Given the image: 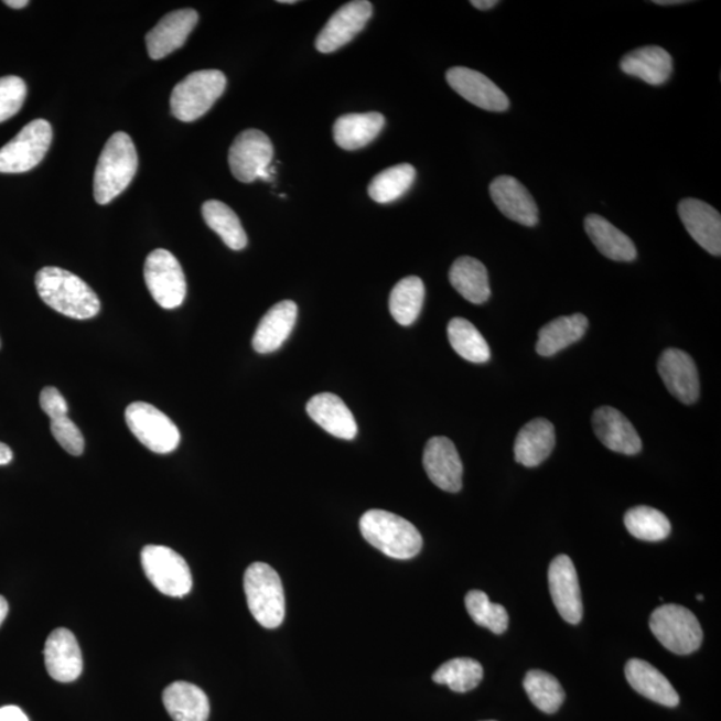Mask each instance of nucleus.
<instances>
[{
    "mask_svg": "<svg viewBox=\"0 0 721 721\" xmlns=\"http://www.w3.org/2000/svg\"><path fill=\"white\" fill-rule=\"evenodd\" d=\"M35 284L42 301L66 318L90 320L100 312L97 293L82 278L65 269H41Z\"/></svg>",
    "mask_w": 721,
    "mask_h": 721,
    "instance_id": "nucleus-1",
    "label": "nucleus"
},
{
    "mask_svg": "<svg viewBox=\"0 0 721 721\" xmlns=\"http://www.w3.org/2000/svg\"><path fill=\"white\" fill-rule=\"evenodd\" d=\"M138 154L129 134H112L100 153L94 174V198L99 205L110 204L129 187L137 174Z\"/></svg>",
    "mask_w": 721,
    "mask_h": 721,
    "instance_id": "nucleus-2",
    "label": "nucleus"
},
{
    "mask_svg": "<svg viewBox=\"0 0 721 721\" xmlns=\"http://www.w3.org/2000/svg\"><path fill=\"white\" fill-rule=\"evenodd\" d=\"M364 539L391 559L409 560L422 549V536L412 523L381 509H372L360 517Z\"/></svg>",
    "mask_w": 721,
    "mask_h": 721,
    "instance_id": "nucleus-3",
    "label": "nucleus"
},
{
    "mask_svg": "<svg viewBox=\"0 0 721 721\" xmlns=\"http://www.w3.org/2000/svg\"><path fill=\"white\" fill-rule=\"evenodd\" d=\"M246 600L252 617L263 628L280 627L284 618V592L280 575L265 562H255L244 578Z\"/></svg>",
    "mask_w": 721,
    "mask_h": 721,
    "instance_id": "nucleus-4",
    "label": "nucleus"
},
{
    "mask_svg": "<svg viewBox=\"0 0 721 721\" xmlns=\"http://www.w3.org/2000/svg\"><path fill=\"white\" fill-rule=\"evenodd\" d=\"M226 77L219 69H201L174 87L170 107L181 122H194L204 117L215 103L223 97Z\"/></svg>",
    "mask_w": 721,
    "mask_h": 721,
    "instance_id": "nucleus-5",
    "label": "nucleus"
},
{
    "mask_svg": "<svg viewBox=\"0 0 721 721\" xmlns=\"http://www.w3.org/2000/svg\"><path fill=\"white\" fill-rule=\"evenodd\" d=\"M649 627L664 647L676 655H689L703 643L699 620L685 606L667 604L650 615Z\"/></svg>",
    "mask_w": 721,
    "mask_h": 721,
    "instance_id": "nucleus-6",
    "label": "nucleus"
},
{
    "mask_svg": "<svg viewBox=\"0 0 721 721\" xmlns=\"http://www.w3.org/2000/svg\"><path fill=\"white\" fill-rule=\"evenodd\" d=\"M52 141V125L44 119L33 120L0 149V173L30 172L46 157Z\"/></svg>",
    "mask_w": 721,
    "mask_h": 721,
    "instance_id": "nucleus-7",
    "label": "nucleus"
},
{
    "mask_svg": "<svg viewBox=\"0 0 721 721\" xmlns=\"http://www.w3.org/2000/svg\"><path fill=\"white\" fill-rule=\"evenodd\" d=\"M144 282L151 297L163 309L180 308L186 299L187 284L181 263L172 252L157 249L144 262Z\"/></svg>",
    "mask_w": 721,
    "mask_h": 721,
    "instance_id": "nucleus-8",
    "label": "nucleus"
},
{
    "mask_svg": "<svg viewBox=\"0 0 721 721\" xmlns=\"http://www.w3.org/2000/svg\"><path fill=\"white\" fill-rule=\"evenodd\" d=\"M273 157V143L265 132L245 130L234 139L229 150V166L239 182L270 181L271 173L275 172L270 168Z\"/></svg>",
    "mask_w": 721,
    "mask_h": 721,
    "instance_id": "nucleus-9",
    "label": "nucleus"
},
{
    "mask_svg": "<svg viewBox=\"0 0 721 721\" xmlns=\"http://www.w3.org/2000/svg\"><path fill=\"white\" fill-rule=\"evenodd\" d=\"M141 559L150 583L161 593L170 598H183L192 591V571L186 560L172 548L144 547Z\"/></svg>",
    "mask_w": 721,
    "mask_h": 721,
    "instance_id": "nucleus-10",
    "label": "nucleus"
},
{
    "mask_svg": "<svg viewBox=\"0 0 721 721\" xmlns=\"http://www.w3.org/2000/svg\"><path fill=\"white\" fill-rule=\"evenodd\" d=\"M126 422L142 445L158 454H168L180 445L181 433L175 423L148 402H132L126 409Z\"/></svg>",
    "mask_w": 721,
    "mask_h": 721,
    "instance_id": "nucleus-11",
    "label": "nucleus"
},
{
    "mask_svg": "<svg viewBox=\"0 0 721 721\" xmlns=\"http://www.w3.org/2000/svg\"><path fill=\"white\" fill-rule=\"evenodd\" d=\"M372 14L373 4L368 0H356L344 4L329 19L315 41V47L322 54L337 52L364 30Z\"/></svg>",
    "mask_w": 721,
    "mask_h": 721,
    "instance_id": "nucleus-12",
    "label": "nucleus"
},
{
    "mask_svg": "<svg viewBox=\"0 0 721 721\" xmlns=\"http://www.w3.org/2000/svg\"><path fill=\"white\" fill-rule=\"evenodd\" d=\"M548 583L550 596L560 616L569 624H579L583 618V599L578 572L567 555H560L550 562Z\"/></svg>",
    "mask_w": 721,
    "mask_h": 721,
    "instance_id": "nucleus-13",
    "label": "nucleus"
},
{
    "mask_svg": "<svg viewBox=\"0 0 721 721\" xmlns=\"http://www.w3.org/2000/svg\"><path fill=\"white\" fill-rule=\"evenodd\" d=\"M446 82L455 93L467 103L486 111H507L509 98L495 82L484 74L467 67H452L448 69Z\"/></svg>",
    "mask_w": 721,
    "mask_h": 721,
    "instance_id": "nucleus-14",
    "label": "nucleus"
},
{
    "mask_svg": "<svg viewBox=\"0 0 721 721\" xmlns=\"http://www.w3.org/2000/svg\"><path fill=\"white\" fill-rule=\"evenodd\" d=\"M423 467L428 477L440 489L458 493L463 488V463L453 442L446 438H433L423 451Z\"/></svg>",
    "mask_w": 721,
    "mask_h": 721,
    "instance_id": "nucleus-15",
    "label": "nucleus"
},
{
    "mask_svg": "<svg viewBox=\"0 0 721 721\" xmlns=\"http://www.w3.org/2000/svg\"><path fill=\"white\" fill-rule=\"evenodd\" d=\"M657 370L669 394L680 402L691 405L699 400V373L688 353L680 349L663 352Z\"/></svg>",
    "mask_w": 721,
    "mask_h": 721,
    "instance_id": "nucleus-16",
    "label": "nucleus"
},
{
    "mask_svg": "<svg viewBox=\"0 0 721 721\" xmlns=\"http://www.w3.org/2000/svg\"><path fill=\"white\" fill-rule=\"evenodd\" d=\"M198 21V12L193 9L176 10L164 15L147 35L150 58L160 61L181 49Z\"/></svg>",
    "mask_w": 721,
    "mask_h": 721,
    "instance_id": "nucleus-17",
    "label": "nucleus"
},
{
    "mask_svg": "<svg viewBox=\"0 0 721 721\" xmlns=\"http://www.w3.org/2000/svg\"><path fill=\"white\" fill-rule=\"evenodd\" d=\"M489 193L498 211L514 223L528 227L539 223V207L532 194L515 176H497L491 183Z\"/></svg>",
    "mask_w": 721,
    "mask_h": 721,
    "instance_id": "nucleus-18",
    "label": "nucleus"
},
{
    "mask_svg": "<svg viewBox=\"0 0 721 721\" xmlns=\"http://www.w3.org/2000/svg\"><path fill=\"white\" fill-rule=\"evenodd\" d=\"M44 664L50 676L60 682H72L79 678L84 660L77 637L66 628H56L44 644Z\"/></svg>",
    "mask_w": 721,
    "mask_h": 721,
    "instance_id": "nucleus-19",
    "label": "nucleus"
},
{
    "mask_svg": "<svg viewBox=\"0 0 721 721\" xmlns=\"http://www.w3.org/2000/svg\"><path fill=\"white\" fill-rule=\"evenodd\" d=\"M679 215L689 236L712 256H721V217L717 208L696 198L682 200Z\"/></svg>",
    "mask_w": 721,
    "mask_h": 721,
    "instance_id": "nucleus-20",
    "label": "nucleus"
},
{
    "mask_svg": "<svg viewBox=\"0 0 721 721\" xmlns=\"http://www.w3.org/2000/svg\"><path fill=\"white\" fill-rule=\"evenodd\" d=\"M592 423L596 438L611 451L625 455L642 452L641 435L627 417L617 409L601 407L594 410Z\"/></svg>",
    "mask_w": 721,
    "mask_h": 721,
    "instance_id": "nucleus-21",
    "label": "nucleus"
},
{
    "mask_svg": "<svg viewBox=\"0 0 721 721\" xmlns=\"http://www.w3.org/2000/svg\"><path fill=\"white\" fill-rule=\"evenodd\" d=\"M306 412L318 426L341 440L356 438L358 428L351 409L338 396L321 394L306 405Z\"/></svg>",
    "mask_w": 721,
    "mask_h": 721,
    "instance_id": "nucleus-22",
    "label": "nucleus"
},
{
    "mask_svg": "<svg viewBox=\"0 0 721 721\" xmlns=\"http://www.w3.org/2000/svg\"><path fill=\"white\" fill-rule=\"evenodd\" d=\"M297 314H299V308L293 301L278 302L271 306L259 322L255 337H252L255 351L269 354L280 349L290 333L293 332Z\"/></svg>",
    "mask_w": 721,
    "mask_h": 721,
    "instance_id": "nucleus-23",
    "label": "nucleus"
},
{
    "mask_svg": "<svg viewBox=\"0 0 721 721\" xmlns=\"http://www.w3.org/2000/svg\"><path fill=\"white\" fill-rule=\"evenodd\" d=\"M620 68L624 74L641 78L645 84L660 86L672 75L674 61L667 50L645 46L625 55L620 62Z\"/></svg>",
    "mask_w": 721,
    "mask_h": 721,
    "instance_id": "nucleus-24",
    "label": "nucleus"
},
{
    "mask_svg": "<svg viewBox=\"0 0 721 721\" xmlns=\"http://www.w3.org/2000/svg\"><path fill=\"white\" fill-rule=\"evenodd\" d=\"M625 678L637 693L664 707H678L679 693L669 680L653 664L641 659H632L625 666Z\"/></svg>",
    "mask_w": 721,
    "mask_h": 721,
    "instance_id": "nucleus-25",
    "label": "nucleus"
},
{
    "mask_svg": "<svg viewBox=\"0 0 721 721\" xmlns=\"http://www.w3.org/2000/svg\"><path fill=\"white\" fill-rule=\"evenodd\" d=\"M556 445L552 422L536 419L523 427L515 442V459L527 467L539 466L546 461Z\"/></svg>",
    "mask_w": 721,
    "mask_h": 721,
    "instance_id": "nucleus-26",
    "label": "nucleus"
},
{
    "mask_svg": "<svg viewBox=\"0 0 721 721\" xmlns=\"http://www.w3.org/2000/svg\"><path fill=\"white\" fill-rule=\"evenodd\" d=\"M385 118L379 112L347 114L335 120L333 137L341 149L353 151L368 147L381 134Z\"/></svg>",
    "mask_w": 721,
    "mask_h": 721,
    "instance_id": "nucleus-27",
    "label": "nucleus"
},
{
    "mask_svg": "<svg viewBox=\"0 0 721 721\" xmlns=\"http://www.w3.org/2000/svg\"><path fill=\"white\" fill-rule=\"evenodd\" d=\"M163 706L174 721H207L211 703L204 691L187 681H175L164 689Z\"/></svg>",
    "mask_w": 721,
    "mask_h": 721,
    "instance_id": "nucleus-28",
    "label": "nucleus"
},
{
    "mask_svg": "<svg viewBox=\"0 0 721 721\" xmlns=\"http://www.w3.org/2000/svg\"><path fill=\"white\" fill-rule=\"evenodd\" d=\"M588 237L591 238L598 250L612 261H635L637 250L632 239L613 226L609 219L598 214L588 215L584 223Z\"/></svg>",
    "mask_w": 721,
    "mask_h": 721,
    "instance_id": "nucleus-29",
    "label": "nucleus"
},
{
    "mask_svg": "<svg viewBox=\"0 0 721 721\" xmlns=\"http://www.w3.org/2000/svg\"><path fill=\"white\" fill-rule=\"evenodd\" d=\"M588 319L584 314L562 315V318L550 321L541 327L536 351L542 357H552L556 353L567 349L584 337L588 331Z\"/></svg>",
    "mask_w": 721,
    "mask_h": 721,
    "instance_id": "nucleus-30",
    "label": "nucleus"
},
{
    "mask_svg": "<svg viewBox=\"0 0 721 721\" xmlns=\"http://www.w3.org/2000/svg\"><path fill=\"white\" fill-rule=\"evenodd\" d=\"M449 281L466 301L481 305L489 300L491 287L488 270L476 258L455 259L449 270Z\"/></svg>",
    "mask_w": 721,
    "mask_h": 721,
    "instance_id": "nucleus-31",
    "label": "nucleus"
},
{
    "mask_svg": "<svg viewBox=\"0 0 721 721\" xmlns=\"http://www.w3.org/2000/svg\"><path fill=\"white\" fill-rule=\"evenodd\" d=\"M202 215L206 225L223 238L227 248L237 251L246 248L248 236L233 208L220 201H207L202 206Z\"/></svg>",
    "mask_w": 721,
    "mask_h": 721,
    "instance_id": "nucleus-32",
    "label": "nucleus"
},
{
    "mask_svg": "<svg viewBox=\"0 0 721 721\" xmlns=\"http://www.w3.org/2000/svg\"><path fill=\"white\" fill-rule=\"evenodd\" d=\"M426 300V287L421 278L410 276L403 278L391 290L389 299L390 314L398 324L410 326L415 324L422 310Z\"/></svg>",
    "mask_w": 721,
    "mask_h": 721,
    "instance_id": "nucleus-33",
    "label": "nucleus"
},
{
    "mask_svg": "<svg viewBox=\"0 0 721 721\" xmlns=\"http://www.w3.org/2000/svg\"><path fill=\"white\" fill-rule=\"evenodd\" d=\"M448 338L454 352L470 363H488L489 345L472 322L460 318L453 319L448 325Z\"/></svg>",
    "mask_w": 721,
    "mask_h": 721,
    "instance_id": "nucleus-34",
    "label": "nucleus"
},
{
    "mask_svg": "<svg viewBox=\"0 0 721 721\" xmlns=\"http://www.w3.org/2000/svg\"><path fill=\"white\" fill-rule=\"evenodd\" d=\"M416 181V169L412 164H396L372 180L368 192L378 204H390L409 192Z\"/></svg>",
    "mask_w": 721,
    "mask_h": 721,
    "instance_id": "nucleus-35",
    "label": "nucleus"
},
{
    "mask_svg": "<svg viewBox=\"0 0 721 721\" xmlns=\"http://www.w3.org/2000/svg\"><path fill=\"white\" fill-rule=\"evenodd\" d=\"M484 678V668L477 660L470 657H458L449 660L435 670L434 682L448 686L453 692L465 693L476 688Z\"/></svg>",
    "mask_w": 721,
    "mask_h": 721,
    "instance_id": "nucleus-36",
    "label": "nucleus"
},
{
    "mask_svg": "<svg viewBox=\"0 0 721 721\" xmlns=\"http://www.w3.org/2000/svg\"><path fill=\"white\" fill-rule=\"evenodd\" d=\"M524 688L530 701L542 712L556 713L564 703L566 692L560 681L544 670H529L524 679Z\"/></svg>",
    "mask_w": 721,
    "mask_h": 721,
    "instance_id": "nucleus-37",
    "label": "nucleus"
},
{
    "mask_svg": "<svg viewBox=\"0 0 721 721\" xmlns=\"http://www.w3.org/2000/svg\"><path fill=\"white\" fill-rule=\"evenodd\" d=\"M625 528L638 540L656 542L670 534L668 517L650 507L632 508L624 516Z\"/></svg>",
    "mask_w": 721,
    "mask_h": 721,
    "instance_id": "nucleus-38",
    "label": "nucleus"
},
{
    "mask_svg": "<svg viewBox=\"0 0 721 721\" xmlns=\"http://www.w3.org/2000/svg\"><path fill=\"white\" fill-rule=\"evenodd\" d=\"M465 606L473 622L493 632L503 635L508 629L509 615L503 605L492 603L483 591H471L466 594Z\"/></svg>",
    "mask_w": 721,
    "mask_h": 721,
    "instance_id": "nucleus-39",
    "label": "nucleus"
},
{
    "mask_svg": "<svg viewBox=\"0 0 721 721\" xmlns=\"http://www.w3.org/2000/svg\"><path fill=\"white\" fill-rule=\"evenodd\" d=\"M28 97V86L19 77L0 78V123L14 117Z\"/></svg>",
    "mask_w": 721,
    "mask_h": 721,
    "instance_id": "nucleus-40",
    "label": "nucleus"
},
{
    "mask_svg": "<svg viewBox=\"0 0 721 721\" xmlns=\"http://www.w3.org/2000/svg\"><path fill=\"white\" fill-rule=\"evenodd\" d=\"M52 433L54 439L58 441V444L65 449V451L73 455H80L85 451V439L82 434L79 428L68 419V417H62V419H56L52 421Z\"/></svg>",
    "mask_w": 721,
    "mask_h": 721,
    "instance_id": "nucleus-41",
    "label": "nucleus"
},
{
    "mask_svg": "<svg viewBox=\"0 0 721 721\" xmlns=\"http://www.w3.org/2000/svg\"><path fill=\"white\" fill-rule=\"evenodd\" d=\"M40 402L43 412L50 417V420L53 421L62 419V417H67L68 405L58 389L53 387L44 388L40 397Z\"/></svg>",
    "mask_w": 721,
    "mask_h": 721,
    "instance_id": "nucleus-42",
    "label": "nucleus"
},
{
    "mask_svg": "<svg viewBox=\"0 0 721 721\" xmlns=\"http://www.w3.org/2000/svg\"><path fill=\"white\" fill-rule=\"evenodd\" d=\"M0 721H30L21 708L17 706H6L0 708Z\"/></svg>",
    "mask_w": 721,
    "mask_h": 721,
    "instance_id": "nucleus-43",
    "label": "nucleus"
},
{
    "mask_svg": "<svg viewBox=\"0 0 721 721\" xmlns=\"http://www.w3.org/2000/svg\"><path fill=\"white\" fill-rule=\"evenodd\" d=\"M12 458H14V454H12L11 448L0 442V465L10 464Z\"/></svg>",
    "mask_w": 721,
    "mask_h": 721,
    "instance_id": "nucleus-44",
    "label": "nucleus"
},
{
    "mask_svg": "<svg viewBox=\"0 0 721 721\" xmlns=\"http://www.w3.org/2000/svg\"><path fill=\"white\" fill-rule=\"evenodd\" d=\"M473 8L478 10H491L498 4L497 0H472Z\"/></svg>",
    "mask_w": 721,
    "mask_h": 721,
    "instance_id": "nucleus-45",
    "label": "nucleus"
},
{
    "mask_svg": "<svg viewBox=\"0 0 721 721\" xmlns=\"http://www.w3.org/2000/svg\"><path fill=\"white\" fill-rule=\"evenodd\" d=\"M9 613V603L3 596H0V625L3 624Z\"/></svg>",
    "mask_w": 721,
    "mask_h": 721,
    "instance_id": "nucleus-46",
    "label": "nucleus"
},
{
    "mask_svg": "<svg viewBox=\"0 0 721 721\" xmlns=\"http://www.w3.org/2000/svg\"><path fill=\"white\" fill-rule=\"evenodd\" d=\"M29 0H6L4 4L11 9H23L29 6Z\"/></svg>",
    "mask_w": 721,
    "mask_h": 721,
    "instance_id": "nucleus-47",
    "label": "nucleus"
},
{
    "mask_svg": "<svg viewBox=\"0 0 721 721\" xmlns=\"http://www.w3.org/2000/svg\"><path fill=\"white\" fill-rule=\"evenodd\" d=\"M655 4L668 6V4H682V0H655Z\"/></svg>",
    "mask_w": 721,
    "mask_h": 721,
    "instance_id": "nucleus-48",
    "label": "nucleus"
},
{
    "mask_svg": "<svg viewBox=\"0 0 721 721\" xmlns=\"http://www.w3.org/2000/svg\"><path fill=\"white\" fill-rule=\"evenodd\" d=\"M280 3H284V4H294V3H295V0H282V2H280Z\"/></svg>",
    "mask_w": 721,
    "mask_h": 721,
    "instance_id": "nucleus-49",
    "label": "nucleus"
},
{
    "mask_svg": "<svg viewBox=\"0 0 721 721\" xmlns=\"http://www.w3.org/2000/svg\"><path fill=\"white\" fill-rule=\"evenodd\" d=\"M698 600L703 601L704 600L703 594H698Z\"/></svg>",
    "mask_w": 721,
    "mask_h": 721,
    "instance_id": "nucleus-50",
    "label": "nucleus"
},
{
    "mask_svg": "<svg viewBox=\"0 0 721 721\" xmlns=\"http://www.w3.org/2000/svg\"><path fill=\"white\" fill-rule=\"evenodd\" d=\"M488 721H495V720H488Z\"/></svg>",
    "mask_w": 721,
    "mask_h": 721,
    "instance_id": "nucleus-51",
    "label": "nucleus"
}]
</instances>
